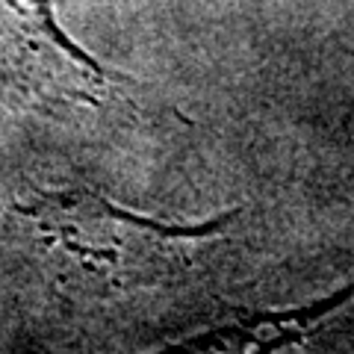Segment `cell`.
Segmentation results:
<instances>
[{
	"label": "cell",
	"mask_w": 354,
	"mask_h": 354,
	"mask_svg": "<svg viewBox=\"0 0 354 354\" xmlns=\"http://www.w3.org/2000/svg\"><path fill=\"white\" fill-rule=\"evenodd\" d=\"M242 209L162 221L92 186H44L12 204L18 242L57 298L92 322H145L201 298Z\"/></svg>",
	"instance_id": "6da1fadb"
},
{
	"label": "cell",
	"mask_w": 354,
	"mask_h": 354,
	"mask_svg": "<svg viewBox=\"0 0 354 354\" xmlns=\"http://www.w3.org/2000/svg\"><path fill=\"white\" fill-rule=\"evenodd\" d=\"M0 101L77 118L127 95L121 77L65 32L50 0H0Z\"/></svg>",
	"instance_id": "7a4b0ae2"
}]
</instances>
